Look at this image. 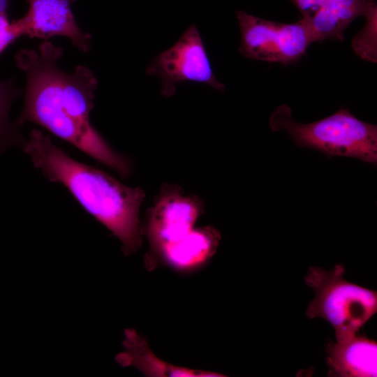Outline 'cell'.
<instances>
[{"label": "cell", "instance_id": "6da1fadb", "mask_svg": "<svg viewBox=\"0 0 377 377\" xmlns=\"http://www.w3.org/2000/svg\"><path fill=\"white\" fill-rule=\"evenodd\" d=\"M63 50L45 40L38 51L22 49L15 55L26 75L24 105L17 127L34 122L126 177L128 161L114 151L89 121L98 82L85 66L67 73L57 65Z\"/></svg>", "mask_w": 377, "mask_h": 377}, {"label": "cell", "instance_id": "7a4b0ae2", "mask_svg": "<svg viewBox=\"0 0 377 377\" xmlns=\"http://www.w3.org/2000/svg\"><path fill=\"white\" fill-rule=\"evenodd\" d=\"M22 145L35 168L50 181L66 186L87 212L121 241L126 255L138 251L142 232L140 207L145 197L142 188L127 186L73 159L38 129H33Z\"/></svg>", "mask_w": 377, "mask_h": 377}, {"label": "cell", "instance_id": "3957f363", "mask_svg": "<svg viewBox=\"0 0 377 377\" xmlns=\"http://www.w3.org/2000/svg\"><path fill=\"white\" fill-rule=\"evenodd\" d=\"M272 131H285L298 146L318 150L327 156L359 158L369 163L377 162V126L364 122L348 108L309 124L293 118L286 105L278 106L269 118Z\"/></svg>", "mask_w": 377, "mask_h": 377}, {"label": "cell", "instance_id": "277c9868", "mask_svg": "<svg viewBox=\"0 0 377 377\" xmlns=\"http://www.w3.org/2000/svg\"><path fill=\"white\" fill-rule=\"evenodd\" d=\"M345 272L342 264L330 271L311 267L304 277L315 292L306 316L330 323L337 340L357 334L377 312V292L348 281Z\"/></svg>", "mask_w": 377, "mask_h": 377}, {"label": "cell", "instance_id": "5b68a950", "mask_svg": "<svg viewBox=\"0 0 377 377\" xmlns=\"http://www.w3.org/2000/svg\"><path fill=\"white\" fill-rule=\"evenodd\" d=\"M240 31L239 52L245 57L283 65L297 63L313 43L306 19L281 23L235 11Z\"/></svg>", "mask_w": 377, "mask_h": 377}, {"label": "cell", "instance_id": "8992f818", "mask_svg": "<svg viewBox=\"0 0 377 377\" xmlns=\"http://www.w3.org/2000/svg\"><path fill=\"white\" fill-rule=\"evenodd\" d=\"M204 210L202 200L187 195L176 185H164L147 211L144 231L149 242L145 266L151 271L158 266L163 248L188 234Z\"/></svg>", "mask_w": 377, "mask_h": 377}, {"label": "cell", "instance_id": "52a82bcc", "mask_svg": "<svg viewBox=\"0 0 377 377\" xmlns=\"http://www.w3.org/2000/svg\"><path fill=\"white\" fill-rule=\"evenodd\" d=\"M149 75L161 80V94L172 96L184 82L206 84L220 92L225 85L216 77L202 37L191 24L170 48L157 54L147 68Z\"/></svg>", "mask_w": 377, "mask_h": 377}, {"label": "cell", "instance_id": "ba28073f", "mask_svg": "<svg viewBox=\"0 0 377 377\" xmlns=\"http://www.w3.org/2000/svg\"><path fill=\"white\" fill-rule=\"evenodd\" d=\"M27 13L20 19L24 35L44 40L55 36H66L82 52L91 48L89 34L78 26L71 10L76 0H27Z\"/></svg>", "mask_w": 377, "mask_h": 377}, {"label": "cell", "instance_id": "9c48e42d", "mask_svg": "<svg viewBox=\"0 0 377 377\" xmlns=\"http://www.w3.org/2000/svg\"><path fill=\"white\" fill-rule=\"evenodd\" d=\"M220 240L219 231L212 226L194 228L179 240L163 248L158 266H168L180 273L193 272L210 260L216 252Z\"/></svg>", "mask_w": 377, "mask_h": 377}, {"label": "cell", "instance_id": "30bf717a", "mask_svg": "<svg viewBox=\"0 0 377 377\" xmlns=\"http://www.w3.org/2000/svg\"><path fill=\"white\" fill-rule=\"evenodd\" d=\"M328 376L339 377H376L377 343L355 334L337 340L327 348Z\"/></svg>", "mask_w": 377, "mask_h": 377}, {"label": "cell", "instance_id": "8fae6325", "mask_svg": "<svg viewBox=\"0 0 377 377\" xmlns=\"http://www.w3.org/2000/svg\"><path fill=\"white\" fill-rule=\"evenodd\" d=\"M376 8V0H326L306 19L313 43L325 40L343 41L344 31L357 17Z\"/></svg>", "mask_w": 377, "mask_h": 377}, {"label": "cell", "instance_id": "7c38bea8", "mask_svg": "<svg viewBox=\"0 0 377 377\" xmlns=\"http://www.w3.org/2000/svg\"><path fill=\"white\" fill-rule=\"evenodd\" d=\"M126 350L116 357L123 367L133 366L149 376L219 377L222 374L212 371L181 367L165 362L150 350L145 340L134 330H125L123 342Z\"/></svg>", "mask_w": 377, "mask_h": 377}, {"label": "cell", "instance_id": "4fadbf2b", "mask_svg": "<svg viewBox=\"0 0 377 377\" xmlns=\"http://www.w3.org/2000/svg\"><path fill=\"white\" fill-rule=\"evenodd\" d=\"M14 83L13 79L0 82V153L10 145H22L24 142L17 131L18 127L8 120L11 103L20 93Z\"/></svg>", "mask_w": 377, "mask_h": 377}, {"label": "cell", "instance_id": "5bb4252c", "mask_svg": "<svg viewBox=\"0 0 377 377\" xmlns=\"http://www.w3.org/2000/svg\"><path fill=\"white\" fill-rule=\"evenodd\" d=\"M376 10L374 8L364 17L366 24L352 40L354 52L362 59L367 61L376 63Z\"/></svg>", "mask_w": 377, "mask_h": 377}, {"label": "cell", "instance_id": "9a60e30c", "mask_svg": "<svg viewBox=\"0 0 377 377\" xmlns=\"http://www.w3.org/2000/svg\"><path fill=\"white\" fill-rule=\"evenodd\" d=\"M24 36L20 20L10 22L6 11L0 12V55L17 38Z\"/></svg>", "mask_w": 377, "mask_h": 377}, {"label": "cell", "instance_id": "2e32d148", "mask_svg": "<svg viewBox=\"0 0 377 377\" xmlns=\"http://www.w3.org/2000/svg\"><path fill=\"white\" fill-rule=\"evenodd\" d=\"M300 10L302 17H311L326 0H289Z\"/></svg>", "mask_w": 377, "mask_h": 377}, {"label": "cell", "instance_id": "e0dca14e", "mask_svg": "<svg viewBox=\"0 0 377 377\" xmlns=\"http://www.w3.org/2000/svg\"><path fill=\"white\" fill-rule=\"evenodd\" d=\"M10 6V0H0V12L6 11Z\"/></svg>", "mask_w": 377, "mask_h": 377}]
</instances>
